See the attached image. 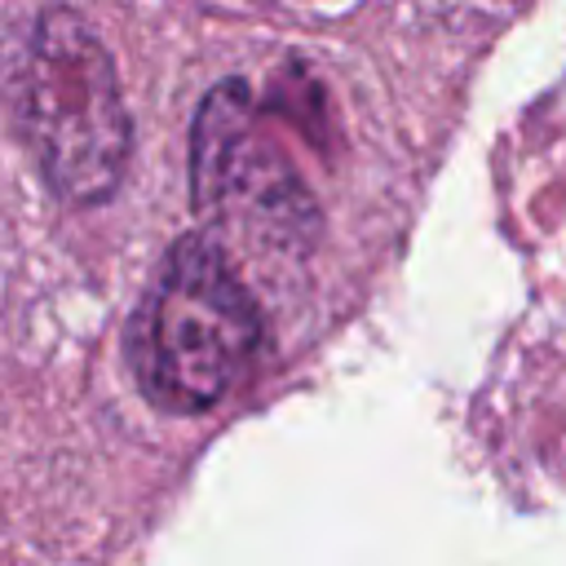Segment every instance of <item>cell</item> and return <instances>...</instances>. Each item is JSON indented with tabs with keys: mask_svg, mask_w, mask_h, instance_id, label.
I'll return each instance as SVG.
<instances>
[{
	"mask_svg": "<svg viewBox=\"0 0 566 566\" xmlns=\"http://www.w3.org/2000/svg\"><path fill=\"white\" fill-rule=\"evenodd\" d=\"M13 106L53 195L71 203L115 195L128 164V115L115 66L80 13H35L13 57Z\"/></svg>",
	"mask_w": 566,
	"mask_h": 566,
	"instance_id": "obj_2",
	"label": "cell"
},
{
	"mask_svg": "<svg viewBox=\"0 0 566 566\" xmlns=\"http://www.w3.org/2000/svg\"><path fill=\"white\" fill-rule=\"evenodd\" d=\"M261 314L221 243L203 230L181 234L146 296L137 301L124 354L142 394L172 416L221 402L248 371Z\"/></svg>",
	"mask_w": 566,
	"mask_h": 566,
	"instance_id": "obj_1",
	"label": "cell"
},
{
	"mask_svg": "<svg viewBox=\"0 0 566 566\" xmlns=\"http://www.w3.org/2000/svg\"><path fill=\"white\" fill-rule=\"evenodd\" d=\"M190 186L203 212H221L239 226L270 234L314 226L310 199L287 155L261 133L243 80H226L203 97L190 133Z\"/></svg>",
	"mask_w": 566,
	"mask_h": 566,
	"instance_id": "obj_3",
	"label": "cell"
}]
</instances>
